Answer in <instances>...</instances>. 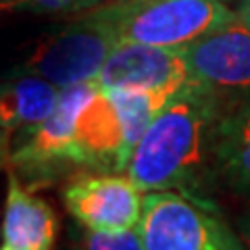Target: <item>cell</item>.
Instances as JSON below:
<instances>
[{"instance_id": "1", "label": "cell", "mask_w": 250, "mask_h": 250, "mask_svg": "<svg viewBox=\"0 0 250 250\" xmlns=\"http://www.w3.org/2000/svg\"><path fill=\"white\" fill-rule=\"evenodd\" d=\"M223 115L219 94L190 82L154 117L125 173L142 192L192 194L208 169V154L217 161Z\"/></svg>"}, {"instance_id": "2", "label": "cell", "mask_w": 250, "mask_h": 250, "mask_svg": "<svg viewBox=\"0 0 250 250\" xmlns=\"http://www.w3.org/2000/svg\"><path fill=\"white\" fill-rule=\"evenodd\" d=\"M117 40L186 48L236 17L221 0H113L100 6Z\"/></svg>"}, {"instance_id": "3", "label": "cell", "mask_w": 250, "mask_h": 250, "mask_svg": "<svg viewBox=\"0 0 250 250\" xmlns=\"http://www.w3.org/2000/svg\"><path fill=\"white\" fill-rule=\"evenodd\" d=\"M117 44L115 29L98 6L75 15L69 25L42 38L25 61V71L44 77L61 90L94 83Z\"/></svg>"}, {"instance_id": "4", "label": "cell", "mask_w": 250, "mask_h": 250, "mask_svg": "<svg viewBox=\"0 0 250 250\" xmlns=\"http://www.w3.org/2000/svg\"><path fill=\"white\" fill-rule=\"evenodd\" d=\"M140 233L146 250H242L221 219L182 192H146Z\"/></svg>"}, {"instance_id": "5", "label": "cell", "mask_w": 250, "mask_h": 250, "mask_svg": "<svg viewBox=\"0 0 250 250\" xmlns=\"http://www.w3.org/2000/svg\"><path fill=\"white\" fill-rule=\"evenodd\" d=\"M69 215L90 231L140 228L144 210L142 190L125 173H83L62 188Z\"/></svg>"}, {"instance_id": "6", "label": "cell", "mask_w": 250, "mask_h": 250, "mask_svg": "<svg viewBox=\"0 0 250 250\" xmlns=\"http://www.w3.org/2000/svg\"><path fill=\"white\" fill-rule=\"evenodd\" d=\"M182 52L192 82L213 92L250 88V25L238 15Z\"/></svg>"}, {"instance_id": "7", "label": "cell", "mask_w": 250, "mask_h": 250, "mask_svg": "<svg viewBox=\"0 0 250 250\" xmlns=\"http://www.w3.org/2000/svg\"><path fill=\"white\" fill-rule=\"evenodd\" d=\"M182 48L117 44L96 77L100 90H152L177 94L190 83Z\"/></svg>"}, {"instance_id": "8", "label": "cell", "mask_w": 250, "mask_h": 250, "mask_svg": "<svg viewBox=\"0 0 250 250\" xmlns=\"http://www.w3.org/2000/svg\"><path fill=\"white\" fill-rule=\"evenodd\" d=\"M96 83H80L61 92L59 104L54 113L17 140V144L9 148L4 161L23 169H42L54 163H80L82 154L77 146V117L83 104L96 92Z\"/></svg>"}, {"instance_id": "9", "label": "cell", "mask_w": 250, "mask_h": 250, "mask_svg": "<svg viewBox=\"0 0 250 250\" xmlns=\"http://www.w3.org/2000/svg\"><path fill=\"white\" fill-rule=\"evenodd\" d=\"M77 146L82 165L127 171L136 148L129 140L119 108L106 90L96 88L83 104L77 117Z\"/></svg>"}, {"instance_id": "10", "label": "cell", "mask_w": 250, "mask_h": 250, "mask_svg": "<svg viewBox=\"0 0 250 250\" xmlns=\"http://www.w3.org/2000/svg\"><path fill=\"white\" fill-rule=\"evenodd\" d=\"M61 88L36 73H19L6 80L0 96V129L2 154L15 140L25 136L54 113L61 98Z\"/></svg>"}, {"instance_id": "11", "label": "cell", "mask_w": 250, "mask_h": 250, "mask_svg": "<svg viewBox=\"0 0 250 250\" xmlns=\"http://www.w3.org/2000/svg\"><path fill=\"white\" fill-rule=\"evenodd\" d=\"M57 238V215L50 205L21 186L17 175H9L2 244L25 250H50Z\"/></svg>"}, {"instance_id": "12", "label": "cell", "mask_w": 250, "mask_h": 250, "mask_svg": "<svg viewBox=\"0 0 250 250\" xmlns=\"http://www.w3.org/2000/svg\"><path fill=\"white\" fill-rule=\"evenodd\" d=\"M215 167L233 190L250 196V103L223 115Z\"/></svg>"}, {"instance_id": "13", "label": "cell", "mask_w": 250, "mask_h": 250, "mask_svg": "<svg viewBox=\"0 0 250 250\" xmlns=\"http://www.w3.org/2000/svg\"><path fill=\"white\" fill-rule=\"evenodd\" d=\"M106 2H111V0H2V9L48 15H82Z\"/></svg>"}, {"instance_id": "14", "label": "cell", "mask_w": 250, "mask_h": 250, "mask_svg": "<svg viewBox=\"0 0 250 250\" xmlns=\"http://www.w3.org/2000/svg\"><path fill=\"white\" fill-rule=\"evenodd\" d=\"M83 250H146L140 228L119 231H90L83 238Z\"/></svg>"}, {"instance_id": "15", "label": "cell", "mask_w": 250, "mask_h": 250, "mask_svg": "<svg viewBox=\"0 0 250 250\" xmlns=\"http://www.w3.org/2000/svg\"><path fill=\"white\" fill-rule=\"evenodd\" d=\"M238 17L246 23V25H250V0H244L240 6V11H238Z\"/></svg>"}, {"instance_id": "16", "label": "cell", "mask_w": 250, "mask_h": 250, "mask_svg": "<svg viewBox=\"0 0 250 250\" xmlns=\"http://www.w3.org/2000/svg\"><path fill=\"white\" fill-rule=\"evenodd\" d=\"M244 238H246V244L250 246V217L244 221Z\"/></svg>"}, {"instance_id": "17", "label": "cell", "mask_w": 250, "mask_h": 250, "mask_svg": "<svg viewBox=\"0 0 250 250\" xmlns=\"http://www.w3.org/2000/svg\"><path fill=\"white\" fill-rule=\"evenodd\" d=\"M0 250H25V248H15V246H9V244H2Z\"/></svg>"}, {"instance_id": "18", "label": "cell", "mask_w": 250, "mask_h": 250, "mask_svg": "<svg viewBox=\"0 0 250 250\" xmlns=\"http://www.w3.org/2000/svg\"><path fill=\"white\" fill-rule=\"evenodd\" d=\"M111 2H113V0H111Z\"/></svg>"}]
</instances>
